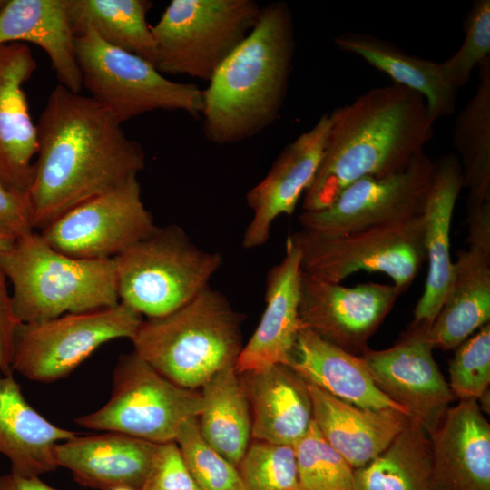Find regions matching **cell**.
Masks as SVG:
<instances>
[{"label":"cell","mask_w":490,"mask_h":490,"mask_svg":"<svg viewBox=\"0 0 490 490\" xmlns=\"http://www.w3.org/2000/svg\"><path fill=\"white\" fill-rule=\"evenodd\" d=\"M490 320V252L468 246L456 253L443 305L426 331L433 348H457Z\"/></svg>","instance_id":"4316f807"},{"label":"cell","mask_w":490,"mask_h":490,"mask_svg":"<svg viewBox=\"0 0 490 490\" xmlns=\"http://www.w3.org/2000/svg\"><path fill=\"white\" fill-rule=\"evenodd\" d=\"M295 51L291 11L282 1L261 6L259 19L215 72L203 92V133L226 145L268 128L283 105Z\"/></svg>","instance_id":"3957f363"},{"label":"cell","mask_w":490,"mask_h":490,"mask_svg":"<svg viewBox=\"0 0 490 490\" xmlns=\"http://www.w3.org/2000/svg\"><path fill=\"white\" fill-rule=\"evenodd\" d=\"M201 388L200 431L214 449L237 466L251 441L250 403L240 376L230 367Z\"/></svg>","instance_id":"f1b7e54d"},{"label":"cell","mask_w":490,"mask_h":490,"mask_svg":"<svg viewBox=\"0 0 490 490\" xmlns=\"http://www.w3.org/2000/svg\"><path fill=\"white\" fill-rule=\"evenodd\" d=\"M0 490H57L40 480L13 473L0 475Z\"/></svg>","instance_id":"b9f144b4"},{"label":"cell","mask_w":490,"mask_h":490,"mask_svg":"<svg viewBox=\"0 0 490 490\" xmlns=\"http://www.w3.org/2000/svg\"><path fill=\"white\" fill-rule=\"evenodd\" d=\"M468 246L490 252V202L466 208Z\"/></svg>","instance_id":"60d3db41"},{"label":"cell","mask_w":490,"mask_h":490,"mask_svg":"<svg viewBox=\"0 0 490 490\" xmlns=\"http://www.w3.org/2000/svg\"><path fill=\"white\" fill-rule=\"evenodd\" d=\"M449 387L456 398L478 401L490 383V324L455 348L449 362Z\"/></svg>","instance_id":"d590c367"},{"label":"cell","mask_w":490,"mask_h":490,"mask_svg":"<svg viewBox=\"0 0 490 490\" xmlns=\"http://www.w3.org/2000/svg\"><path fill=\"white\" fill-rule=\"evenodd\" d=\"M152 5L150 0H67L74 36L92 30L106 44L154 65L155 45L146 21Z\"/></svg>","instance_id":"4dcf8cb0"},{"label":"cell","mask_w":490,"mask_h":490,"mask_svg":"<svg viewBox=\"0 0 490 490\" xmlns=\"http://www.w3.org/2000/svg\"><path fill=\"white\" fill-rule=\"evenodd\" d=\"M288 239L300 253L304 272L334 283L359 270L378 271L404 292L426 260L422 215L343 234L301 229Z\"/></svg>","instance_id":"ba28073f"},{"label":"cell","mask_w":490,"mask_h":490,"mask_svg":"<svg viewBox=\"0 0 490 490\" xmlns=\"http://www.w3.org/2000/svg\"><path fill=\"white\" fill-rule=\"evenodd\" d=\"M137 176L81 203L40 231L55 250L76 259H113L157 229Z\"/></svg>","instance_id":"4fadbf2b"},{"label":"cell","mask_w":490,"mask_h":490,"mask_svg":"<svg viewBox=\"0 0 490 490\" xmlns=\"http://www.w3.org/2000/svg\"><path fill=\"white\" fill-rule=\"evenodd\" d=\"M174 441L198 490H242L237 466L204 439L197 417L180 426Z\"/></svg>","instance_id":"836d02e7"},{"label":"cell","mask_w":490,"mask_h":490,"mask_svg":"<svg viewBox=\"0 0 490 490\" xmlns=\"http://www.w3.org/2000/svg\"><path fill=\"white\" fill-rule=\"evenodd\" d=\"M289 367L306 383L338 399L369 409H394L408 416L377 386L361 357L324 340L309 329L299 330Z\"/></svg>","instance_id":"cb8c5ba5"},{"label":"cell","mask_w":490,"mask_h":490,"mask_svg":"<svg viewBox=\"0 0 490 490\" xmlns=\"http://www.w3.org/2000/svg\"><path fill=\"white\" fill-rule=\"evenodd\" d=\"M353 490H436L431 441L424 427L409 418L382 453L355 469Z\"/></svg>","instance_id":"f546056e"},{"label":"cell","mask_w":490,"mask_h":490,"mask_svg":"<svg viewBox=\"0 0 490 490\" xmlns=\"http://www.w3.org/2000/svg\"><path fill=\"white\" fill-rule=\"evenodd\" d=\"M300 490H353L355 469L325 439L314 420L293 446Z\"/></svg>","instance_id":"d6a6232c"},{"label":"cell","mask_w":490,"mask_h":490,"mask_svg":"<svg viewBox=\"0 0 490 490\" xmlns=\"http://www.w3.org/2000/svg\"><path fill=\"white\" fill-rule=\"evenodd\" d=\"M237 468L242 490H300L291 446L251 439Z\"/></svg>","instance_id":"e575fe53"},{"label":"cell","mask_w":490,"mask_h":490,"mask_svg":"<svg viewBox=\"0 0 490 490\" xmlns=\"http://www.w3.org/2000/svg\"><path fill=\"white\" fill-rule=\"evenodd\" d=\"M37 152L28 192L34 230L122 185L145 166L142 145L106 108L58 84L36 123Z\"/></svg>","instance_id":"6da1fadb"},{"label":"cell","mask_w":490,"mask_h":490,"mask_svg":"<svg viewBox=\"0 0 490 490\" xmlns=\"http://www.w3.org/2000/svg\"><path fill=\"white\" fill-rule=\"evenodd\" d=\"M0 269L13 286L14 310L22 323L95 311L120 302L113 259L70 257L35 231L0 253Z\"/></svg>","instance_id":"5b68a950"},{"label":"cell","mask_w":490,"mask_h":490,"mask_svg":"<svg viewBox=\"0 0 490 490\" xmlns=\"http://www.w3.org/2000/svg\"><path fill=\"white\" fill-rule=\"evenodd\" d=\"M308 389L314 422L353 469L382 453L410 418L394 409L376 410L348 403L310 384Z\"/></svg>","instance_id":"603a6c76"},{"label":"cell","mask_w":490,"mask_h":490,"mask_svg":"<svg viewBox=\"0 0 490 490\" xmlns=\"http://www.w3.org/2000/svg\"><path fill=\"white\" fill-rule=\"evenodd\" d=\"M329 126L328 114L321 115L309 130L283 148L267 175L249 191L246 201L253 217L243 235L244 248L262 246L270 238L272 222L294 212L315 177Z\"/></svg>","instance_id":"2e32d148"},{"label":"cell","mask_w":490,"mask_h":490,"mask_svg":"<svg viewBox=\"0 0 490 490\" xmlns=\"http://www.w3.org/2000/svg\"><path fill=\"white\" fill-rule=\"evenodd\" d=\"M6 280L0 269V371L5 376H11L15 335L21 322L15 313Z\"/></svg>","instance_id":"ab89813d"},{"label":"cell","mask_w":490,"mask_h":490,"mask_svg":"<svg viewBox=\"0 0 490 490\" xmlns=\"http://www.w3.org/2000/svg\"><path fill=\"white\" fill-rule=\"evenodd\" d=\"M15 240L0 235V253L8 250Z\"/></svg>","instance_id":"7bdbcfd3"},{"label":"cell","mask_w":490,"mask_h":490,"mask_svg":"<svg viewBox=\"0 0 490 490\" xmlns=\"http://www.w3.org/2000/svg\"><path fill=\"white\" fill-rule=\"evenodd\" d=\"M330 126L303 211L329 206L352 182L400 172L433 135L425 98L402 85L376 87L328 114Z\"/></svg>","instance_id":"7a4b0ae2"},{"label":"cell","mask_w":490,"mask_h":490,"mask_svg":"<svg viewBox=\"0 0 490 490\" xmlns=\"http://www.w3.org/2000/svg\"><path fill=\"white\" fill-rule=\"evenodd\" d=\"M141 490H198L175 441L157 444Z\"/></svg>","instance_id":"74e56055"},{"label":"cell","mask_w":490,"mask_h":490,"mask_svg":"<svg viewBox=\"0 0 490 490\" xmlns=\"http://www.w3.org/2000/svg\"><path fill=\"white\" fill-rule=\"evenodd\" d=\"M240 376L250 403L251 439L293 446L313 421L308 384L286 365Z\"/></svg>","instance_id":"7402d4cb"},{"label":"cell","mask_w":490,"mask_h":490,"mask_svg":"<svg viewBox=\"0 0 490 490\" xmlns=\"http://www.w3.org/2000/svg\"><path fill=\"white\" fill-rule=\"evenodd\" d=\"M76 435L34 410L12 375L0 376V454L9 460L11 473L40 477L55 470L56 445Z\"/></svg>","instance_id":"d4e9b609"},{"label":"cell","mask_w":490,"mask_h":490,"mask_svg":"<svg viewBox=\"0 0 490 490\" xmlns=\"http://www.w3.org/2000/svg\"><path fill=\"white\" fill-rule=\"evenodd\" d=\"M157 444L127 435L105 432L63 441L55 446L58 466L69 469L74 480L99 490L130 487L141 490Z\"/></svg>","instance_id":"44dd1931"},{"label":"cell","mask_w":490,"mask_h":490,"mask_svg":"<svg viewBox=\"0 0 490 490\" xmlns=\"http://www.w3.org/2000/svg\"><path fill=\"white\" fill-rule=\"evenodd\" d=\"M111 490H134L132 488H130V487H124V486H121V487H115V488H113Z\"/></svg>","instance_id":"ee69618b"},{"label":"cell","mask_w":490,"mask_h":490,"mask_svg":"<svg viewBox=\"0 0 490 490\" xmlns=\"http://www.w3.org/2000/svg\"><path fill=\"white\" fill-rule=\"evenodd\" d=\"M36 67L24 43L0 44V183L23 195H28L37 152L36 124L24 85Z\"/></svg>","instance_id":"e0dca14e"},{"label":"cell","mask_w":490,"mask_h":490,"mask_svg":"<svg viewBox=\"0 0 490 490\" xmlns=\"http://www.w3.org/2000/svg\"><path fill=\"white\" fill-rule=\"evenodd\" d=\"M23 42L46 53L59 84L81 93L67 0H6L0 11V44Z\"/></svg>","instance_id":"484cf974"},{"label":"cell","mask_w":490,"mask_h":490,"mask_svg":"<svg viewBox=\"0 0 490 490\" xmlns=\"http://www.w3.org/2000/svg\"><path fill=\"white\" fill-rule=\"evenodd\" d=\"M401 293L394 285L368 282L346 287L302 270L299 319L302 328L361 356Z\"/></svg>","instance_id":"5bb4252c"},{"label":"cell","mask_w":490,"mask_h":490,"mask_svg":"<svg viewBox=\"0 0 490 490\" xmlns=\"http://www.w3.org/2000/svg\"><path fill=\"white\" fill-rule=\"evenodd\" d=\"M254 0H172L151 25L156 69L209 82L255 26Z\"/></svg>","instance_id":"52a82bcc"},{"label":"cell","mask_w":490,"mask_h":490,"mask_svg":"<svg viewBox=\"0 0 490 490\" xmlns=\"http://www.w3.org/2000/svg\"><path fill=\"white\" fill-rule=\"evenodd\" d=\"M301 272L300 253L287 238L284 258L267 274L265 309L236 360L238 374L289 365L302 328L299 312Z\"/></svg>","instance_id":"ac0fdd59"},{"label":"cell","mask_w":490,"mask_h":490,"mask_svg":"<svg viewBox=\"0 0 490 490\" xmlns=\"http://www.w3.org/2000/svg\"><path fill=\"white\" fill-rule=\"evenodd\" d=\"M142 316L119 302L84 313H68L16 328L12 368L30 380L52 382L74 370L100 346L113 339H132Z\"/></svg>","instance_id":"8fae6325"},{"label":"cell","mask_w":490,"mask_h":490,"mask_svg":"<svg viewBox=\"0 0 490 490\" xmlns=\"http://www.w3.org/2000/svg\"><path fill=\"white\" fill-rule=\"evenodd\" d=\"M6 3V0H0V11L2 10V8L4 7V5H5Z\"/></svg>","instance_id":"f6af8a7d"},{"label":"cell","mask_w":490,"mask_h":490,"mask_svg":"<svg viewBox=\"0 0 490 490\" xmlns=\"http://www.w3.org/2000/svg\"><path fill=\"white\" fill-rule=\"evenodd\" d=\"M463 187L462 167L456 154L449 152L434 162L432 183L422 213L428 270L411 326L429 328L445 300L453 274L450 226Z\"/></svg>","instance_id":"ffe728a7"},{"label":"cell","mask_w":490,"mask_h":490,"mask_svg":"<svg viewBox=\"0 0 490 490\" xmlns=\"http://www.w3.org/2000/svg\"><path fill=\"white\" fill-rule=\"evenodd\" d=\"M429 437L436 490H490V425L478 401L450 407Z\"/></svg>","instance_id":"d6986e66"},{"label":"cell","mask_w":490,"mask_h":490,"mask_svg":"<svg viewBox=\"0 0 490 490\" xmlns=\"http://www.w3.org/2000/svg\"><path fill=\"white\" fill-rule=\"evenodd\" d=\"M74 54L83 87L122 122L155 110H180L197 116L203 92L171 81L150 62L103 41L93 31L74 36Z\"/></svg>","instance_id":"9c48e42d"},{"label":"cell","mask_w":490,"mask_h":490,"mask_svg":"<svg viewBox=\"0 0 490 490\" xmlns=\"http://www.w3.org/2000/svg\"><path fill=\"white\" fill-rule=\"evenodd\" d=\"M34 231L28 195L11 191L0 183V235L16 240Z\"/></svg>","instance_id":"f35d334b"},{"label":"cell","mask_w":490,"mask_h":490,"mask_svg":"<svg viewBox=\"0 0 490 490\" xmlns=\"http://www.w3.org/2000/svg\"><path fill=\"white\" fill-rule=\"evenodd\" d=\"M465 39L457 52L441 62L448 80L457 88L469 81L472 71L490 57V0H475L463 23Z\"/></svg>","instance_id":"8d00e7d4"},{"label":"cell","mask_w":490,"mask_h":490,"mask_svg":"<svg viewBox=\"0 0 490 490\" xmlns=\"http://www.w3.org/2000/svg\"><path fill=\"white\" fill-rule=\"evenodd\" d=\"M201 408V391L174 384L132 351L119 358L109 400L75 423L161 444L174 441L180 426Z\"/></svg>","instance_id":"30bf717a"},{"label":"cell","mask_w":490,"mask_h":490,"mask_svg":"<svg viewBox=\"0 0 490 490\" xmlns=\"http://www.w3.org/2000/svg\"><path fill=\"white\" fill-rule=\"evenodd\" d=\"M478 67L475 93L457 114L453 134L468 190L466 208L490 202V57Z\"/></svg>","instance_id":"1f68e13d"},{"label":"cell","mask_w":490,"mask_h":490,"mask_svg":"<svg viewBox=\"0 0 490 490\" xmlns=\"http://www.w3.org/2000/svg\"><path fill=\"white\" fill-rule=\"evenodd\" d=\"M434 162L423 152L404 170L382 177H363L346 187L325 209L303 211L301 229L343 234L405 221L423 213Z\"/></svg>","instance_id":"7c38bea8"},{"label":"cell","mask_w":490,"mask_h":490,"mask_svg":"<svg viewBox=\"0 0 490 490\" xmlns=\"http://www.w3.org/2000/svg\"><path fill=\"white\" fill-rule=\"evenodd\" d=\"M342 51L360 56L387 74L394 83L420 93L432 121L455 112L458 89L446 77L442 63L409 54L390 42L361 33H346L334 39Z\"/></svg>","instance_id":"83f0119b"},{"label":"cell","mask_w":490,"mask_h":490,"mask_svg":"<svg viewBox=\"0 0 490 490\" xmlns=\"http://www.w3.org/2000/svg\"><path fill=\"white\" fill-rule=\"evenodd\" d=\"M113 260L119 301L152 318L178 309L208 287L222 257L200 249L171 224L157 227Z\"/></svg>","instance_id":"8992f818"},{"label":"cell","mask_w":490,"mask_h":490,"mask_svg":"<svg viewBox=\"0 0 490 490\" xmlns=\"http://www.w3.org/2000/svg\"><path fill=\"white\" fill-rule=\"evenodd\" d=\"M242 320L227 299L208 286L178 309L143 320L131 340L133 351L161 375L196 390L234 367L243 347Z\"/></svg>","instance_id":"277c9868"},{"label":"cell","mask_w":490,"mask_h":490,"mask_svg":"<svg viewBox=\"0 0 490 490\" xmlns=\"http://www.w3.org/2000/svg\"><path fill=\"white\" fill-rule=\"evenodd\" d=\"M427 329L409 325L392 347L360 357L377 386L429 436L456 397L433 358Z\"/></svg>","instance_id":"9a60e30c"}]
</instances>
